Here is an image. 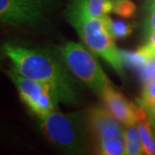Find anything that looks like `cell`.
Listing matches in <instances>:
<instances>
[{
    "instance_id": "6da1fadb",
    "label": "cell",
    "mask_w": 155,
    "mask_h": 155,
    "mask_svg": "<svg viewBox=\"0 0 155 155\" xmlns=\"http://www.w3.org/2000/svg\"><path fill=\"white\" fill-rule=\"evenodd\" d=\"M2 50L12 62L11 71L22 77L50 84L55 90L61 103L69 105L78 104L76 81L60 54H56L48 49L11 44H5Z\"/></svg>"
},
{
    "instance_id": "7a4b0ae2",
    "label": "cell",
    "mask_w": 155,
    "mask_h": 155,
    "mask_svg": "<svg viewBox=\"0 0 155 155\" xmlns=\"http://www.w3.org/2000/svg\"><path fill=\"white\" fill-rule=\"evenodd\" d=\"M66 15L68 22L90 51L107 61L122 77L124 64L121 50L117 48L115 38L108 28L105 17L91 16L86 10L85 0H69Z\"/></svg>"
},
{
    "instance_id": "3957f363",
    "label": "cell",
    "mask_w": 155,
    "mask_h": 155,
    "mask_svg": "<svg viewBox=\"0 0 155 155\" xmlns=\"http://www.w3.org/2000/svg\"><path fill=\"white\" fill-rule=\"evenodd\" d=\"M79 112L61 113L53 111L39 117V127L52 144L69 153H81L86 147V127Z\"/></svg>"
},
{
    "instance_id": "277c9868",
    "label": "cell",
    "mask_w": 155,
    "mask_h": 155,
    "mask_svg": "<svg viewBox=\"0 0 155 155\" xmlns=\"http://www.w3.org/2000/svg\"><path fill=\"white\" fill-rule=\"evenodd\" d=\"M58 51L69 71L96 93L101 95L112 85L92 52L83 45L70 41Z\"/></svg>"
},
{
    "instance_id": "5b68a950",
    "label": "cell",
    "mask_w": 155,
    "mask_h": 155,
    "mask_svg": "<svg viewBox=\"0 0 155 155\" xmlns=\"http://www.w3.org/2000/svg\"><path fill=\"white\" fill-rule=\"evenodd\" d=\"M61 5L62 0H0V20L14 27H38Z\"/></svg>"
},
{
    "instance_id": "8992f818",
    "label": "cell",
    "mask_w": 155,
    "mask_h": 155,
    "mask_svg": "<svg viewBox=\"0 0 155 155\" xmlns=\"http://www.w3.org/2000/svg\"><path fill=\"white\" fill-rule=\"evenodd\" d=\"M86 122L94 138L98 153L126 154L125 127L122 126V122L102 108H93L89 111Z\"/></svg>"
},
{
    "instance_id": "52a82bcc",
    "label": "cell",
    "mask_w": 155,
    "mask_h": 155,
    "mask_svg": "<svg viewBox=\"0 0 155 155\" xmlns=\"http://www.w3.org/2000/svg\"><path fill=\"white\" fill-rule=\"evenodd\" d=\"M7 74L15 84L20 98L35 115L42 117L57 110L61 102L55 90L50 84L22 77L13 71Z\"/></svg>"
},
{
    "instance_id": "ba28073f",
    "label": "cell",
    "mask_w": 155,
    "mask_h": 155,
    "mask_svg": "<svg viewBox=\"0 0 155 155\" xmlns=\"http://www.w3.org/2000/svg\"><path fill=\"white\" fill-rule=\"evenodd\" d=\"M106 110L124 125H136L140 120L147 118L146 111L133 104L112 85L100 95Z\"/></svg>"
},
{
    "instance_id": "9c48e42d",
    "label": "cell",
    "mask_w": 155,
    "mask_h": 155,
    "mask_svg": "<svg viewBox=\"0 0 155 155\" xmlns=\"http://www.w3.org/2000/svg\"><path fill=\"white\" fill-rule=\"evenodd\" d=\"M142 145L143 154H155V132L148 117L136 123Z\"/></svg>"
},
{
    "instance_id": "30bf717a",
    "label": "cell",
    "mask_w": 155,
    "mask_h": 155,
    "mask_svg": "<svg viewBox=\"0 0 155 155\" xmlns=\"http://www.w3.org/2000/svg\"><path fill=\"white\" fill-rule=\"evenodd\" d=\"M124 133L126 154H143L141 140L136 125H125Z\"/></svg>"
},
{
    "instance_id": "8fae6325",
    "label": "cell",
    "mask_w": 155,
    "mask_h": 155,
    "mask_svg": "<svg viewBox=\"0 0 155 155\" xmlns=\"http://www.w3.org/2000/svg\"><path fill=\"white\" fill-rule=\"evenodd\" d=\"M88 13L94 17H104L114 9L113 0H85Z\"/></svg>"
},
{
    "instance_id": "7c38bea8",
    "label": "cell",
    "mask_w": 155,
    "mask_h": 155,
    "mask_svg": "<svg viewBox=\"0 0 155 155\" xmlns=\"http://www.w3.org/2000/svg\"><path fill=\"white\" fill-rule=\"evenodd\" d=\"M107 26L112 35L116 39H124L129 36L133 31V25L119 19H112L108 16L105 17Z\"/></svg>"
},
{
    "instance_id": "4fadbf2b",
    "label": "cell",
    "mask_w": 155,
    "mask_h": 155,
    "mask_svg": "<svg viewBox=\"0 0 155 155\" xmlns=\"http://www.w3.org/2000/svg\"><path fill=\"white\" fill-rule=\"evenodd\" d=\"M121 54H122L123 64H126L127 67L134 68L137 71L144 65L146 61L149 58V57L145 56L138 50L136 52H129V51L121 50Z\"/></svg>"
},
{
    "instance_id": "5bb4252c",
    "label": "cell",
    "mask_w": 155,
    "mask_h": 155,
    "mask_svg": "<svg viewBox=\"0 0 155 155\" xmlns=\"http://www.w3.org/2000/svg\"><path fill=\"white\" fill-rule=\"evenodd\" d=\"M113 2L114 13L123 18H129L134 15L136 7L132 0H113Z\"/></svg>"
},
{
    "instance_id": "9a60e30c",
    "label": "cell",
    "mask_w": 155,
    "mask_h": 155,
    "mask_svg": "<svg viewBox=\"0 0 155 155\" xmlns=\"http://www.w3.org/2000/svg\"><path fill=\"white\" fill-rule=\"evenodd\" d=\"M138 104L143 110L155 104V80L144 84L141 95L138 98Z\"/></svg>"
},
{
    "instance_id": "2e32d148",
    "label": "cell",
    "mask_w": 155,
    "mask_h": 155,
    "mask_svg": "<svg viewBox=\"0 0 155 155\" xmlns=\"http://www.w3.org/2000/svg\"><path fill=\"white\" fill-rule=\"evenodd\" d=\"M138 72L143 84L155 80V55L149 57Z\"/></svg>"
},
{
    "instance_id": "e0dca14e",
    "label": "cell",
    "mask_w": 155,
    "mask_h": 155,
    "mask_svg": "<svg viewBox=\"0 0 155 155\" xmlns=\"http://www.w3.org/2000/svg\"><path fill=\"white\" fill-rule=\"evenodd\" d=\"M155 30V0H147L146 5L145 31L148 34Z\"/></svg>"
},
{
    "instance_id": "ac0fdd59",
    "label": "cell",
    "mask_w": 155,
    "mask_h": 155,
    "mask_svg": "<svg viewBox=\"0 0 155 155\" xmlns=\"http://www.w3.org/2000/svg\"><path fill=\"white\" fill-rule=\"evenodd\" d=\"M147 40L143 46H141L138 51H140L141 54H143L147 57L155 55V30L150 32L148 34H146Z\"/></svg>"
},
{
    "instance_id": "d6986e66",
    "label": "cell",
    "mask_w": 155,
    "mask_h": 155,
    "mask_svg": "<svg viewBox=\"0 0 155 155\" xmlns=\"http://www.w3.org/2000/svg\"><path fill=\"white\" fill-rule=\"evenodd\" d=\"M147 115V117L149 119L150 122L152 124V126L153 127V130L155 132V104L153 105L149 106L148 108L144 110Z\"/></svg>"
}]
</instances>
